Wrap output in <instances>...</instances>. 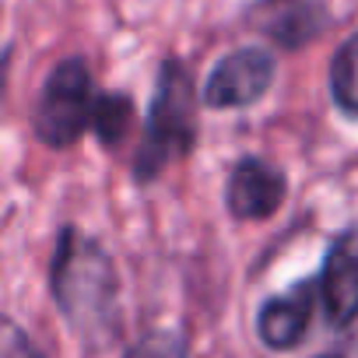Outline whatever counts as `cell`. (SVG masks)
Returning <instances> with one entry per match:
<instances>
[{
  "instance_id": "obj_1",
  "label": "cell",
  "mask_w": 358,
  "mask_h": 358,
  "mask_svg": "<svg viewBox=\"0 0 358 358\" xmlns=\"http://www.w3.org/2000/svg\"><path fill=\"white\" fill-rule=\"evenodd\" d=\"M50 299L78 337L81 351L92 358L120 341L123 334V306H120V267L99 236L60 225L46 271Z\"/></svg>"
},
{
  "instance_id": "obj_2",
  "label": "cell",
  "mask_w": 358,
  "mask_h": 358,
  "mask_svg": "<svg viewBox=\"0 0 358 358\" xmlns=\"http://www.w3.org/2000/svg\"><path fill=\"white\" fill-rule=\"evenodd\" d=\"M197 106H204V99L197 95L190 64L172 53L162 57L155 71V88L144 109L141 144L130 162L134 187H155L169 165L187 162L197 151V141H201Z\"/></svg>"
},
{
  "instance_id": "obj_3",
  "label": "cell",
  "mask_w": 358,
  "mask_h": 358,
  "mask_svg": "<svg viewBox=\"0 0 358 358\" xmlns=\"http://www.w3.org/2000/svg\"><path fill=\"white\" fill-rule=\"evenodd\" d=\"M99 95L102 88L95 85L92 64L81 53L57 60L32 106V137L50 151L74 148L95 127Z\"/></svg>"
},
{
  "instance_id": "obj_4",
  "label": "cell",
  "mask_w": 358,
  "mask_h": 358,
  "mask_svg": "<svg viewBox=\"0 0 358 358\" xmlns=\"http://www.w3.org/2000/svg\"><path fill=\"white\" fill-rule=\"evenodd\" d=\"M278 81V53L267 46H236L232 53L218 57L201 85L204 109H250L267 99Z\"/></svg>"
},
{
  "instance_id": "obj_5",
  "label": "cell",
  "mask_w": 358,
  "mask_h": 358,
  "mask_svg": "<svg viewBox=\"0 0 358 358\" xmlns=\"http://www.w3.org/2000/svg\"><path fill=\"white\" fill-rule=\"evenodd\" d=\"M239 22L281 53H299L334 29L327 0H250Z\"/></svg>"
},
{
  "instance_id": "obj_6",
  "label": "cell",
  "mask_w": 358,
  "mask_h": 358,
  "mask_svg": "<svg viewBox=\"0 0 358 358\" xmlns=\"http://www.w3.org/2000/svg\"><path fill=\"white\" fill-rule=\"evenodd\" d=\"M288 201V172L264 155H239L225 176V211L232 222H271Z\"/></svg>"
},
{
  "instance_id": "obj_7",
  "label": "cell",
  "mask_w": 358,
  "mask_h": 358,
  "mask_svg": "<svg viewBox=\"0 0 358 358\" xmlns=\"http://www.w3.org/2000/svg\"><path fill=\"white\" fill-rule=\"evenodd\" d=\"M316 306H323L320 302V281H316V274L313 278H299L285 292L267 295L257 306V316H253L257 341L267 351H295L309 337Z\"/></svg>"
},
{
  "instance_id": "obj_8",
  "label": "cell",
  "mask_w": 358,
  "mask_h": 358,
  "mask_svg": "<svg viewBox=\"0 0 358 358\" xmlns=\"http://www.w3.org/2000/svg\"><path fill=\"white\" fill-rule=\"evenodd\" d=\"M316 281L327 323L334 330H351L358 323V222L344 225L327 243Z\"/></svg>"
},
{
  "instance_id": "obj_9",
  "label": "cell",
  "mask_w": 358,
  "mask_h": 358,
  "mask_svg": "<svg viewBox=\"0 0 358 358\" xmlns=\"http://www.w3.org/2000/svg\"><path fill=\"white\" fill-rule=\"evenodd\" d=\"M327 92L341 116L358 120V29L341 39L327 67Z\"/></svg>"
},
{
  "instance_id": "obj_10",
  "label": "cell",
  "mask_w": 358,
  "mask_h": 358,
  "mask_svg": "<svg viewBox=\"0 0 358 358\" xmlns=\"http://www.w3.org/2000/svg\"><path fill=\"white\" fill-rule=\"evenodd\" d=\"M134 120H137L134 95H130V92H120V88H109V92L99 95V109H95V127H92V134H95V141H99L106 151H116V148L127 141Z\"/></svg>"
},
{
  "instance_id": "obj_11",
  "label": "cell",
  "mask_w": 358,
  "mask_h": 358,
  "mask_svg": "<svg viewBox=\"0 0 358 358\" xmlns=\"http://www.w3.org/2000/svg\"><path fill=\"white\" fill-rule=\"evenodd\" d=\"M190 337L176 327H155L141 334L120 358H190Z\"/></svg>"
},
{
  "instance_id": "obj_12",
  "label": "cell",
  "mask_w": 358,
  "mask_h": 358,
  "mask_svg": "<svg viewBox=\"0 0 358 358\" xmlns=\"http://www.w3.org/2000/svg\"><path fill=\"white\" fill-rule=\"evenodd\" d=\"M0 358H50V355L36 344V337L25 327H18L8 316L4 320V334H0Z\"/></svg>"
},
{
  "instance_id": "obj_13",
  "label": "cell",
  "mask_w": 358,
  "mask_h": 358,
  "mask_svg": "<svg viewBox=\"0 0 358 358\" xmlns=\"http://www.w3.org/2000/svg\"><path fill=\"white\" fill-rule=\"evenodd\" d=\"M316 358H344V355H337V351H323V355H316Z\"/></svg>"
}]
</instances>
